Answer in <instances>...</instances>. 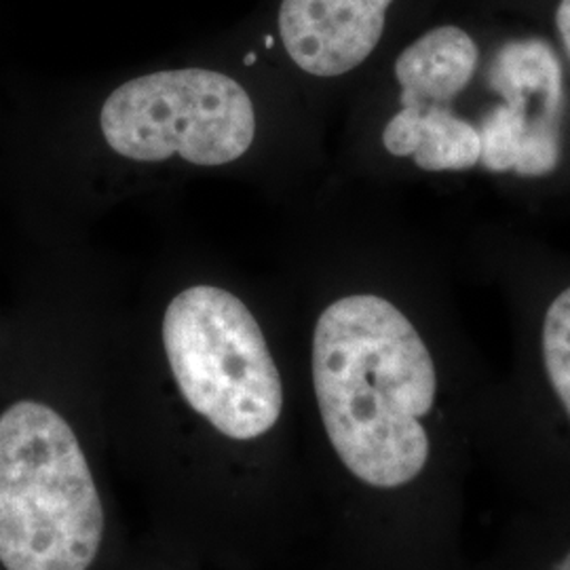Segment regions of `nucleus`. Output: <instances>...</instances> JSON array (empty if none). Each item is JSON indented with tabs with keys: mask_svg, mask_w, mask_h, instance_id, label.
<instances>
[{
	"mask_svg": "<svg viewBox=\"0 0 570 570\" xmlns=\"http://www.w3.org/2000/svg\"><path fill=\"white\" fill-rule=\"evenodd\" d=\"M478 45L456 26H440L412 42L395 61V79L402 87V108H449L475 75Z\"/></svg>",
	"mask_w": 570,
	"mask_h": 570,
	"instance_id": "obj_7",
	"label": "nucleus"
},
{
	"mask_svg": "<svg viewBox=\"0 0 570 570\" xmlns=\"http://www.w3.org/2000/svg\"><path fill=\"white\" fill-rule=\"evenodd\" d=\"M102 499L75 429L37 400L0 414V567L87 570L102 546Z\"/></svg>",
	"mask_w": 570,
	"mask_h": 570,
	"instance_id": "obj_2",
	"label": "nucleus"
},
{
	"mask_svg": "<svg viewBox=\"0 0 570 570\" xmlns=\"http://www.w3.org/2000/svg\"><path fill=\"white\" fill-rule=\"evenodd\" d=\"M492 89L524 122V144L515 171L548 176L560 161V122L564 108L562 66L541 39L503 45L490 70Z\"/></svg>",
	"mask_w": 570,
	"mask_h": 570,
	"instance_id": "obj_5",
	"label": "nucleus"
},
{
	"mask_svg": "<svg viewBox=\"0 0 570 570\" xmlns=\"http://www.w3.org/2000/svg\"><path fill=\"white\" fill-rule=\"evenodd\" d=\"M393 0H282L279 35L292 61L313 77H341L381 42Z\"/></svg>",
	"mask_w": 570,
	"mask_h": 570,
	"instance_id": "obj_6",
	"label": "nucleus"
},
{
	"mask_svg": "<svg viewBox=\"0 0 570 570\" xmlns=\"http://www.w3.org/2000/svg\"><path fill=\"white\" fill-rule=\"evenodd\" d=\"M556 570H570V551L560 560V564L556 567Z\"/></svg>",
	"mask_w": 570,
	"mask_h": 570,
	"instance_id": "obj_12",
	"label": "nucleus"
},
{
	"mask_svg": "<svg viewBox=\"0 0 570 570\" xmlns=\"http://www.w3.org/2000/svg\"><path fill=\"white\" fill-rule=\"evenodd\" d=\"M556 23H558L560 39L564 42V47H567L570 56V0H562L560 2L558 13H556Z\"/></svg>",
	"mask_w": 570,
	"mask_h": 570,
	"instance_id": "obj_11",
	"label": "nucleus"
},
{
	"mask_svg": "<svg viewBox=\"0 0 570 570\" xmlns=\"http://www.w3.org/2000/svg\"><path fill=\"white\" fill-rule=\"evenodd\" d=\"M541 346L551 387L570 419V287L546 313Z\"/></svg>",
	"mask_w": 570,
	"mask_h": 570,
	"instance_id": "obj_9",
	"label": "nucleus"
},
{
	"mask_svg": "<svg viewBox=\"0 0 570 570\" xmlns=\"http://www.w3.org/2000/svg\"><path fill=\"white\" fill-rule=\"evenodd\" d=\"M478 131L482 142L480 161L487 165L490 171L515 169L527 131L524 122L510 106L503 104L492 108V112L482 121V129Z\"/></svg>",
	"mask_w": 570,
	"mask_h": 570,
	"instance_id": "obj_10",
	"label": "nucleus"
},
{
	"mask_svg": "<svg viewBox=\"0 0 570 570\" xmlns=\"http://www.w3.org/2000/svg\"><path fill=\"white\" fill-rule=\"evenodd\" d=\"M393 157H412L425 171H463L480 164V131L449 108H402L383 131Z\"/></svg>",
	"mask_w": 570,
	"mask_h": 570,
	"instance_id": "obj_8",
	"label": "nucleus"
},
{
	"mask_svg": "<svg viewBox=\"0 0 570 570\" xmlns=\"http://www.w3.org/2000/svg\"><path fill=\"white\" fill-rule=\"evenodd\" d=\"M106 144L131 161L216 167L237 161L256 136V112L239 82L204 68L153 72L127 81L104 102Z\"/></svg>",
	"mask_w": 570,
	"mask_h": 570,
	"instance_id": "obj_4",
	"label": "nucleus"
},
{
	"mask_svg": "<svg viewBox=\"0 0 570 570\" xmlns=\"http://www.w3.org/2000/svg\"><path fill=\"white\" fill-rule=\"evenodd\" d=\"M313 387L327 440L360 482L400 489L423 473L438 374L397 306L374 294L327 306L313 334Z\"/></svg>",
	"mask_w": 570,
	"mask_h": 570,
	"instance_id": "obj_1",
	"label": "nucleus"
},
{
	"mask_svg": "<svg viewBox=\"0 0 570 570\" xmlns=\"http://www.w3.org/2000/svg\"><path fill=\"white\" fill-rule=\"evenodd\" d=\"M164 346L176 385L197 414L230 440L277 425L284 389L265 334L230 292L193 285L165 311Z\"/></svg>",
	"mask_w": 570,
	"mask_h": 570,
	"instance_id": "obj_3",
	"label": "nucleus"
}]
</instances>
